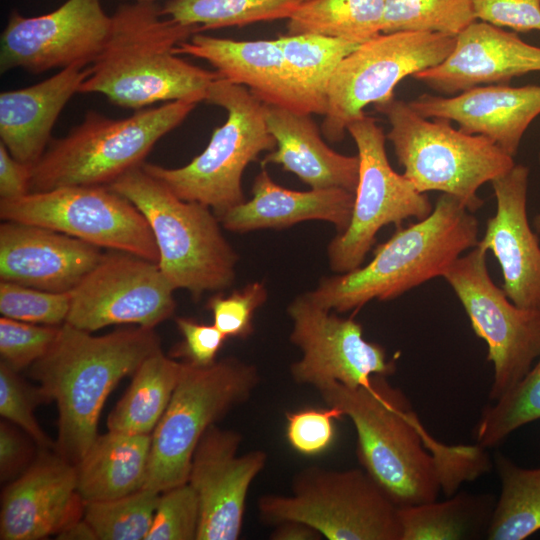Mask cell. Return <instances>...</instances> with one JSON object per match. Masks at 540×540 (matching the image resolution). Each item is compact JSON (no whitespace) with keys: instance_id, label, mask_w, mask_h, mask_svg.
<instances>
[{"instance_id":"obj_1","label":"cell","mask_w":540,"mask_h":540,"mask_svg":"<svg viewBox=\"0 0 540 540\" xmlns=\"http://www.w3.org/2000/svg\"><path fill=\"white\" fill-rule=\"evenodd\" d=\"M318 392L327 406L348 417L357 436V458L363 469L398 507L451 495L456 483L470 479L480 466L476 446H445L424 429L406 395L382 375L367 386L332 383Z\"/></svg>"},{"instance_id":"obj_2","label":"cell","mask_w":540,"mask_h":540,"mask_svg":"<svg viewBox=\"0 0 540 540\" xmlns=\"http://www.w3.org/2000/svg\"><path fill=\"white\" fill-rule=\"evenodd\" d=\"M164 17L156 3L120 5L111 15L105 44L89 65L78 93L103 94L111 103L134 110L162 101H205L219 74L174 52L199 30Z\"/></svg>"},{"instance_id":"obj_3","label":"cell","mask_w":540,"mask_h":540,"mask_svg":"<svg viewBox=\"0 0 540 540\" xmlns=\"http://www.w3.org/2000/svg\"><path fill=\"white\" fill-rule=\"evenodd\" d=\"M161 351L152 328L120 329L102 336L60 326L48 352L31 365L44 400L58 408L57 453L77 465L98 437L103 405L119 381Z\"/></svg>"},{"instance_id":"obj_4","label":"cell","mask_w":540,"mask_h":540,"mask_svg":"<svg viewBox=\"0 0 540 540\" xmlns=\"http://www.w3.org/2000/svg\"><path fill=\"white\" fill-rule=\"evenodd\" d=\"M478 221L458 199L442 193L432 212L400 227L377 246L373 259L353 271L323 278L308 297L338 313L373 299L392 300L436 277L479 243Z\"/></svg>"},{"instance_id":"obj_5","label":"cell","mask_w":540,"mask_h":540,"mask_svg":"<svg viewBox=\"0 0 540 540\" xmlns=\"http://www.w3.org/2000/svg\"><path fill=\"white\" fill-rule=\"evenodd\" d=\"M108 187L130 200L146 218L158 248V265L174 289L189 291L197 301L204 292L233 284L238 255L209 206L179 198L142 166Z\"/></svg>"},{"instance_id":"obj_6","label":"cell","mask_w":540,"mask_h":540,"mask_svg":"<svg viewBox=\"0 0 540 540\" xmlns=\"http://www.w3.org/2000/svg\"><path fill=\"white\" fill-rule=\"evenodd\" d=\"M199 102L182 99L112 119L89 110L32 165L30 192L67 186H108L141 166L154 145L179 126Z\"/></svg>"},{"instance_id":"obj_7","label":"cell","mask_w":540,"mask_h":540,"mask_svg":"<svg viewBox=\"0 0 540 540\" xmlns=\"http://www.w3.org/2000/svg\"><path fill=\"white\" fill-rule=\"evenodd\" d=\"M375 108L390 123L386 138L403 175L421 193L451 195L474 213L483 204L478 189L515 165L513 157L489 139L456 130L446 119L428 120L409 102L392 98Z\"/></svg>"},{"instance_id":"obj_8","label":"cell","mask_w":540,"mask_h":540,"mask_svg":"<svg viewBox=\"0 0 540 540\" xmlns=\"http://www.w3.org/2000/svg\"><path fill=\"white\" fill-rule=\"evenodd\" d=\"M205 102L227 112L207 147L179 168L145 162L141 166L179 198L205 204L218 217L245 201L244 170L261 152L273 151L276 140L266 124L264 103L247 87L219 76L208 88Z\"/></svg>"},{"instance_id":"obj_9","label":"cell","mask_w":540,"mask_h":540,"mask_svg":"<svg viewBox=\"0 0 540 540\" xmlns=\"http://www.w3.org/2000/svg\"><path fill=\"white\" fill-rule=\"evenodd\" d=\"M260 380L253 364L237 358L204 367L183 362L171 400L151 435L144 488L162 493L186 483L193 453L204 433L245 404Z\"/></svg>"},{"instance_id":"obj_10","label":"cell","mask_w":540,"mask_h":540,"mask_svg":"<svg viewBox=\"0 0 540 540\" xmlns=\"http://www.w3.org/2000/svg\"><path fill=\"white\" fill-rule=\"evenodd\" d=\"M257 509L263 523L303 522L328 540H401L399 507L364 469L304 468Z\"/></svg>"},{"instance_id":"obj_11","label":"cell","mask_w":540,"mask_h":540,"mask_svg":"<svg viewBox=\"0 0 540 540\" xmlns=\"http://www.w3.org/2000/svg\"><path fill=\"white\" fill-rule=\"evenodd\" d=\"M454 45L455 37L429 32L381 33L360 44L340 62L329 83L321 126L325 138L342 141L367 105L394 98L402 79L440 64Z\"/></svg>"},{"instance_id":"obj_12","label":"cell","mask_w":540,"mask_h":540,"mask_svg":"<svg viewBox=\"0 0 540 540\" xmlns=\"http://www.w3.org/2000/svg\"><path fill=\"white\" fill-rule=\"evenodd\" d=\"M0 217L158 263V248L146 218L108 186H67L0 199Z\"/></svg>"},{"instance_id":"obj_13","label":"cell","mask_w":540,"mask_h":540,"mask_svg":"<svg viewBox=\"0 0 540 540\" xmlns=\"http://www.w3.org/2000/svg\"><path fill=\"white\" fill-rule=\"evenodd\" d=\"M487 250L479 243L460 256L443 278L451 286L493 364L489 392L496 401L510 391L540 356V313L515 305L491 279Z\"/></svg>"},{"instance_id":"obj_14","label":"cell","mask_w":540,"mask_h":540,"mask_svg":"<svg viewBox=\"0 0 540 540\" xmlns=\"http://www.w3.org/2000/svg\"><path fill=\"white\" fill-rule=\"evenodd\" d=\"M347 132L359 157V180L349 226L327 248L329 265L339 274L359 268L385 225L410 218L422 220L433 210L425 193L419 192L391 167L385 148L386 136L373 117L352 121Z\"/></svg>"},{"instance_id":"obj_15","label":"cell","mask_w":540,"mask_h":540,"mask_svg":"<svg viewBox=\"0 0 540 540\" xmlns=\"http://www.w3.org/2000/svg\"><path fill=\"white\" fill-rule=\"evenodd\" d=\"M287 312L290 340L301 351L289 369L296 384L316 390L332 383L356 388L369 385L374 375L388 377L396 371L385 349L365 340L362 325L354 319L339 317L307 294L296 297Z\"/></svg>"},{"instance_id":"obj_16","label":"cell","mask_w":540,"mask_h":540,"mask_svg":"<svg viewBox=\"0 0 540 540\" xmlns=\"http://www.w3.org/2000/svg\"><path fill=\"white\" fill-rule=\"evenodd\" d=\"M174 290L157 262L112 250L71 291L66 323L88 332L119 324L154 329L173 314Z\"/></svg>"},{"instance_id":"obj_17","label":"cell","mask_w":540,"mask_h":540,"mask_svg":"<svg viewBox=\"0 0 540 540\" xmlns=\"http://www.w3.org/2000/svg\"><path fill=\"white\" fill-rule=\"evenodd\" d=\"M111 26L101 0H67L34 17L11 11L1 34V73L20 68L38 74L76 63L91 64Z\"/></svg>"},{"instance_id":"obj_18","label":"cell","mask_w":540,"mask_h":540,"mask_svg":"<svg viewBox=\"0 0 540 540\" xmlns=\"http://www.w3.org/2000/svg\"><path fill=\"white\" fill-rule=\"evenodd\" d=\"M241 443L240 432L214 424L193 453L187 482L199 501L197 540L240 537L248 491L268 460L261 449L239 454Z\"/></svg>"},{"instance_id":"obj_19","label":"cell","mask_w":540,"mask_h":540,"mask_svg":"<svg viewBox=\"0 0 540 540\" xmlns=\"http://www.w3.org/2000/svg\"><path fill=\"white\" fill-rule=\"evenodd\" d=\"M528 182L529 168L522 164L491 181L496 212L479 244L497 259L507 297L540 313V245L527 217Z\"/></svg>"},{"instance_id":"obj_20","label":"cell","mask_w":540,"mask_h":540,"mask_svg":"<svg viewBox=\"0 0 540 540\" xmlns=\"http://www.w3.org/2000/svg\"><path fill=\"white\" fill-rule=\"evenodd\" d=\"M76 468L59 454L42 456L1 497L0 538L38 540L59 534L84 516Z\"/></svg>"},{"instance_id":"obj_21","label":"cell","mask_w":540,"mask_h":540,"mask_svg":"<svg viewBox=\"0 0 540 540\" xmlns=\"http://www.w3.org/2000/svg\"><path fill=\"white\" fill-rule=\"evenodd\" d=\"M101 248L32 224L0 225V280L50 291L71 292L101 261Z\"/></svg>"},{"instance_id":"obj_22","label":"cell","mask_w":540,"mask_h":540,"mask_svg":"<svg viewBox=\"0 0 540 540\" xmlns=\"http://www.w3.org/2000/svg\"><path fill=\"white\" fill-rule=\"evenodd\" d=\"M537 71L540 47L526 43L515 33L476 20L455 37L453 50L440 64L412 77L437 92L453 95Z\"/></svg>"},{"instance_id":"obj_23","label":"cell","mask_w":540,"mask_h":540,"mask_svg":"<svg viewBox=\"0 0 540 540\" xmlns=\"http://www.w3.org/2000/svg\"><path fill=\"white\" fill-rule=\"evenodd\" d=\"M174 52L206 60L221 78L247 87L264 104L318 114L290 72L276 39L238 41L195 33Z\"/></svg>"},{"instance_id":"obj_24","label":"cell","mask_w":540,"mask_h":540,"mask_svg":"<svg viewBox=\"0 0 540 540\" xmlns=\"http://www.w3.org/2000/svg\"><path fill=\"white\" fill-rule=\"evenodd\" d=\"M425 118L455 121L514 157L530 123L540 114V85L477 86L455 96L422 94L409 102Z\"/></svg>"},{"instance_id":"obj_25","label":"cell","mask_w":540,"mask_h":540,"mask_svg":"<svg viewBox=\"0 0 540 540\" xmlns=\"http://www.w3.org/2000/svg\"><path fill=\"white\" fill-rule=\"evenodd\" d=\"M355 194L331 187L295 191L276 184L263 168L252 185V198L224 212L218 219L232 232L282 229L307 220L333 224L337 234L349 226Z\"/></svg>"},{"instance_id":"obj_26","label":"cell","mask_w":540,"mask_h":540,"mask_svg":"<svg viewBox=\"0 0 540 540\" xmlns=\"http://www.w3.org/2000/svg\"><path fill=\"white\" fill-rule=\"evenodd\" d=\"M89 64L76 63L26 88L0 94V138L21 163L34 165L46 150L59 114L79 91Z\"/></svg>"},{"instance_id":"obj_27","label":"cell","mask_w":540,"mask_h":540,"mask_svg":"<svg viewBox=\"0 0 540 540\" xmlns=\"http://www.w3.org/2000/svg\"><path fill=\"white\" fill-rule=\"evenodd\" d=\"M269 132L276 148L262 165L279 164L311 189L338 187L355 194L359 180V157L340 154L322 139L311 114L264 104Z\"/></svg>"},{"instance_id":"obj_28","label":"cell","mask_w":540,"mask_h":540,"mask_svg":"<svg viewBox=\"0 0 540 540\" xmlns=\"http://www.w3.org/2000/svg\"><path fill=\"white\" fill-rule=\"evenodd\" d=\"M152 434L108 431L98 436L75 465L84 502L130 495L145 487Z\"/></svg>"},{"instance_id":"obj_29","label":"cell","mask_w":540,"mask_h":540,"mask_svg":"<svg viewBox=\"0 0 540 540\" xmlns=\"http://www.w3.org/2000/svg\"><path fill=\"white\" fill-rule=\"evenodd\" d=\"M182 366L183 362L165 356L162 351L146 358L111 411L108 431L152 434L171 400Z\"/></svg>"},{"instance_id":"obj_30","label":"cell","mask_w":540,"mask_h":540,"mask_svg":"<svg viewBox=\"0 0 540 540\" xmlns=\"http://www.w3.org/2000/svg\"><path fill=\"white\" fill-rule=\"evenodd\" d=\"M496 500L460 493L443 502L399 507L401 540H460L486 531Z\"/></svg>"},{"instance_id":"obj_31","label":"cell","mask_w":540,"mask_h":540,"mask_svg":"<svg viewBox=\"0 0 540 540\" xmlns=\"http://www.w3.org/2000/svg\"><path fill=\"white\" fill-rule=\"evenodd\" d=\"M501 493L486 531L489 540H523L540 530V467L526 469L497 454Z\"/></svg>"},{"instance_id":"obj_32","label":"cell","mask_w":540,"mask_h":540,"mask_svg":"<svg viewBox=\"0 0 540 540\" xmlns=\"http://www.w3.org/2000/svg\"><path fill=\"white\" fill-rule=\"evenodd\" d=\"M385 0H308L289 19L287 34L320 35L362 44L382 33Z\"/></svg>"},{"instance_id":"obj_33","label":"cell","mask_w":540,"mask_h":540,"mask_svg":"<svg viewBox=\"0 0 540 540\" xmlns=\"http://www.w3.org/2000/svg\"><path fill=\"white\" fill-rule=\"evenodd\" d=\"M276 42L295 80L311 98L318 114L324 115L336 68L360 44L311 34L280 35Z\"/></svg>"},{"instance_id":"obj_34","label":"cell","mask_w":540,"mask_h":540,"mask_svg":"<svg viewBox=\"0 0 540 540\" xmlns=\"http://www.w3.org/2000/svg\"><path fill=\"white\" fill-rule=\"evenodd\" d=\"M308 0H169L162 14L199 32L289 19Z\"/></svg>"},{"instance_id":"obj_35","label":"cell","mask_w":540,"mask_h":540,"mask_svg":"<svg viewBox=\"0 0 540 540\" xmlns=\"http://www.w3.org/2000/svg\"><path fill=\"white\" fill-rule=\"evenodd\" d=\"M540 419V356L537 363L504 396L481 412L473 435L477 445L496 446L525 424Z\"/></svg>"},{"instance_id":"obj_36","label":"cell","mask_w":540,"mask_h":540,"mask_svg":"<svg viewBox=\"0 0 540 540\" xmlns=\"http://www.w3.org/2000/svg\"><path fill=\"white\" fill-rule=\"evenodd\" d=\"M476 20L471 0H385L382 33L429 32L456 37Z\"/></svg>"},{"instance_id":"obj_37","label":"cell","mask_w":540,"mask_h":540,"mask_svg":"<svg viewBox=\"0 0 540 540\" xmlns=\"http://www.w3.org/2000/svg\"><path fill=\"white\" fill-rule=\"evenodd\" d=\"M160 494L143 488L117 499L85 502L83 517L97 539L145 540Z\"/></svg>"},{"instance_id":"obj_38","label":"cell","mask_w":540,"mask_h":540,"mask_svg":"<svg viewBox=\"0 0 540 540\" xmlns=\"http://www.w3.org/2000/svg\"><path fill=\"white\" fill-rule=\"evenodd\" d=\"M71 298V292H50L13 282H0L2 316L23 322L59 326L66 322Z\"/></svg>"},{"instance_id":"obj_39","label":"cell","mask_w":540,"mask_h":540,"mask_svg":"<svg viewBox=\"0 0 540 540\" xmlns=\"http://www.w3.org/2000/svg\"><path fill=\"white\" fill-rule=\"evenodd\" d=\"M199 522L198 497L186 482L160 494L145 540H197Z\"/></svg>"},{"instance_id":"obj_40","label":"cell","mask_w":540,"mask_h":540,"mask_svg":"<svg viewBox=\"0 0 540 540\" xmlns=\"http://www.w3.org/2000/svg\"><path fill=\"white\" fill-rule=\"evenodd\" d=\"M59 330L60 326L28 323L2 316L1 361L17 372L31 366L48 352Z\"/></svg>"},{"instance_id":"obj_41","label":"cell","mask_w":540,"mask_h":540,"mask_svg":"<svg viewBox=\"0 0 540 540\" xmlns=\"http://www.w3.org/2000/svg\"><path fill=\"white\" fill-rule=\"evenodd\" d=\"M267 297L265 286L253 282L228 296L221 293L211 296L206 307L212 313L213 325L226 338L246 339L254 332V314Z\"/></svg>"},{"instance_id":"obj_42","label":"cell","mask_w":540,"mask_h":540,"mask_svg":"<svg viewBox=\"0 0 540 540\" xmlns=\"http://www.w3.org/2000/svg\"><path fill=\"white\" fill-rule=\"evenodd\" d=\"M17 373L4 362H0L1 416L20 427L42 448L55 447L34 416L35 406L44 400L39 388H30Z\"/></svg>"},{"instance_id":"obj_43","label":"cell","mask_w":540,"mask_h":540,"mask_svg":"<svg viewBox=\"0 0 540 540\" xmlns=\"http://www.w3.org/2000/svg\"><path fill=\"white\" fill-rule=\"evenodd\" d=\"M344 417L341 410L305 408L286 413V438L292 449L305 456L325 452L335 439V420Z\"/></svg>"},{"instance_id":"obj_44","label":"cell","mask_w":540,"mask_h":540,"mask_svg":"<svg viewBox=\"0 0 540 540\" xmlns=\"http://www.w3.org/2000/svg\"><path fill=\"white\" fill-rule=\"evenodd\" d=\"M476 19L518 32L540 31V0H471Z\"/></svg>"},{"instance_id":"obj_45","label":"cell","mask_w":540,"mask_h":540,"mask_svg":"<svg viewBox=\"0 0 540 540\" xmlns=\"http://www.w3.org/2000/svg\"><path fill=\"white\" fill-rule=\"evenodd\" d=\"M176 325L183 341L173 351L174 357L184 358L195 366H209L216 362V356L226 337L214 325L202 324L186 317H177Z\"/></svg>"},{"instance_id":"obj_46","label":"cell","mask_w":540,"mask_h":540,"mask_svg":"<svg viewBox=\"0 0 540 540\" xmlns=\"http://www.w3.org/2000/svg\"><path fill=\"white\" fill-rule=\"evenodd\" d=\"M30 166L16 160L0 142V199H15L30 193Z\"/></svg>"},{"instance_id":"obj_47","label":"cell","mask_w":540,"mask_h":540,"mask_svg":"<svg viewBox=\"0 0 540 540\" xmlns=\"http://www.w3.org/2000/svg\"><path fill=\"white\" fill-rule=\"evenodd\" d=\"M11 424L6 421L0 425L1 481H7L14 476L29 457L27 441Z\"/></svg>"},{"instance_id":"obj_48","label":"cell","mask_w":540,"mask_h":540,"mask_svg":"<svg viewBox=\"0 0 540 540\" xmlns=\"http://www.w3.org/2000/svg\"><path fill=\"white\" fill-rule=\"evenodd\" d=\"M271 540H317L322 536L311 526L299 521H285L274 525Z\"/></svg>"},{"instance_id":"obj_49","label":"cell","mask_w":540,"mask_h":540,"mask_svg":"<svg viewBox=\"0 0 540 540\" xmlns=\"http://www.w3.org/2000/svg\"><path fill=\"white\" fill-rule=\"evenodd\" d=\"M57 539L64 540H96L97 536L89 525V523L84 519V517L65 529H63L59 534H57Z\"/></svg>"},{"instance_id":"obj_50","label":"cell","mask_w":540,"mask_h":540,"mask_svg":"<svg viewBox=\"0 0 540 540\" xmlns=\"http://www.w3.org/2000/svg\"><path fill=\"white\" fill-rule=\"evenodd\" d=\"M532 226L536 232L540 233V213L534 216Z\"/></svg>"},{"instance_id":"obj_51","label":"cell","mask_w":540,"mask_h":540,"mask_svg":"<svg viewBox=\"0 0 540 540\" xmlns=\"http://www.w3.org/2000/svg\"><path fill=\"white\" fill-rule=\"evenodd\" d=\"M123 1H132L135 3H156L157 0H123Z\"/></svg>"},{"instance_id":"obj_52","label":"cell","mask_w":540,"mask_h":540,"mask_svg":"<svg viewBox=\"0 0 540 540\" xmlns=\"http://www.w3.org/2000/svg\"><path fill=\"white\" fill-rule=\"evenodd\" d=\"M539 160H540V155H539Z\"/></svg>"}]
</instances>
